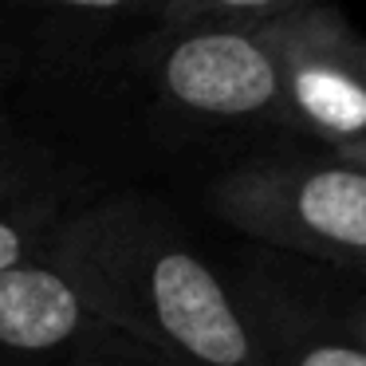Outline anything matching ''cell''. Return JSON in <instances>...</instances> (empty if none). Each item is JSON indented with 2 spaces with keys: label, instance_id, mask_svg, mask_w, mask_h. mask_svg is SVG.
I'll return each instance as SVG.
<instances>
[{
  "label": "cell",
  "instance_id": "obj_2",
  "mask_svg": "<svg viewBox=\"0 0 366 366\" xmlns=\"http://www.w3.org/2000/svg\"><path fill=\"white\" fill-rule=\"evenodd\" d=\"M162 366H268L224 260L166 193L119 185L59 221L44 256Z\"/></svg>",
  "mask_w": 366,
  "mask_h": 366
},
{
  "label": "cell",
  "instance_id": "obj_4",
  "mask_svg": "<svg viewBox=\"0 0 366 366\" xmlns=\"http://www.w3.org/2000/svg\"><path fill=\"white\" fill-rule=\"evenodd\" d=\"M260 36L287 138L339 158L366 146V36L331 0L268 20Z\"/></svg>",
  "mask_w": 366,
  "mask_h": 366
},
{
  "label": "cell",
  "instance_id": "obj_9",
  "mask_svg": "<svg viewBox=\"0 0 366 366\" xmlns=\"http://www.w3.org/2000/svg\"><path fill=\"white\" fill-rule=\"evenodd\" d=\"M59 146L44 99V64L36 48L0 16V150Z\"/></svg>",
  "mask_w": 366,
  "mask_h": 366
},
{
  "label": "cell",
  "instance_id": "obj_1",
  "mask_svg": "<svg viewBox=\"0 0 366 366\" xmlns=\"http://www.w3.org/2000/svg\"><path fill=\"white\" fill-rule=\"evenodd\" d=\"M44 99L59 142L111 189L292 142L260 28L138 24L44 64Z\"/></svg>",
  "mask_w": 366,
  "mask_h": 366
},
{
  "label": "cell",
  "instance_id": "obj_5",
  "mask_svg": "<svg viewBox=\"0 0 366 366\" xmlns=\"http://www.w3.org/2000/svg\"><path fill=\"white\" fill-rule=\"evenodd\" d=\"M0 366H162L48 260L0 272Z\"/></svg>",
  "mask_w": 366,
  "mask_h": 366
},
{
  "label": "cell",
  "instance_id": "obj_6",
  "mask_svg": "<svg viewBox=\"0 0 366 366\" xmlns=\"http://www.w3.org/2000/svg\"><path fill=\"white\" fill-rule=\"evenodd\" d=\"M103 189L111 185L71 150H0V272L40 260L59 221Z\"/></svg>",
  "mask_w": 366,
  "mask_h": 366
},
{
  "label": "cell",
  "instance_id": "obj_10",
  "mask_svg": "<svg viewBox=\"0 0 366 366\" xmlns=\"http://www.w3.org/2000/svg\"><path fill=\"white\" fill-rule=\"evenodd\" d=\"M260 256L272 268V276L295 300L307 303L319 319H327L331 327H339L342 335H350L355 342L366 347V276L347 268L295 260V256H280V252H268V248H260Z\"/></svg>",
  "mask_w": 366,
  "mask_h": 366
},
{
  "label": "cell",
  "instance_id": "obj_8",
  "mask_svg": "<svg viewBox=\"0 0 366 366\" xmlns=\"http://www.w3.org/2000/svg\"><path fill=\"white\" fill-rule=\"evenodd\" d=\"M158 0H0V16L36 48L40 64L79 56L95 44L150 24Z\"/></svg>",
  "mask_w": 366,
  "mask_h": 366
},
{
  "label": "cell",
  "instance_id": "obj_7",
  "mask_svg": "<svg viewBox=\"0 0 366 366\" xmlns=\"http://www.w3.org/2000/svg\"><path fill=\"white\" fill-rule=\"evenodd\" d=\"M237 300L268 366H366V347L319 319L264 264L260 248L244 244L224 260Z\"/></svg>",
  "mask_w": 366,
  "mask_h": 366
},
{
  "label": "cell",
  "instance_id": "obj_12",
  "mask_svg": "<svg viewBox=\"0 0 366 366\" xmlns=\"http://www.w3.org/2000/svg\"><path fill=\"white\" fill-rule=\"evenodd\" d=\"M342 158H347V162H350V166H355V169H362V174H366V146H358V150L342 154Z\"/></svg>",
  "mask_w": 366,
  "mask_h": 366
},
{
  "label": "cell",
  "instance_id": "obj_3",
  "mask_svg": "<svg viewBox=\"0 0 366 366\" xmlns=\"http://www.w3.org/2000/svg\"><path fill=\"white\" fill-rule=\"evenodd\" d=\"M205 209L256 248L366 268V174L339 154L303 142L264 146L205 177Z\"/></svg>",
  "mask_w": 366,
  "mask_h": 366
},
{
  "label": "cell",
  "instance_id": "obj_11",
  "mask_svg": "<svg viewBox=\"0 0 366 366\" xmlns=\"http://www.w3.org/2000/svg\"><path fill=\"white\" fill-rule=\"evenodd\" d=\"M315 0H158L150 24H229V28H260L292 9Z\"/></svg>",
  "mask_w": 366,
  "mask_h": 366
},
{
  "label": "cell",
  "instance_id": "obj_13",
  "mask_svg": "<svg viewBox=\"0 0 366 366\" xmlns=\"http://www.w3.org/2000/svg\"><path fill=\"white\" fill-rule=\"evenodd\" d=\"M358 276H366V268H362V272H358Z\"/></svg>",
  "mask_w": 366,
  "mask_h": 366
}]
</instances>
